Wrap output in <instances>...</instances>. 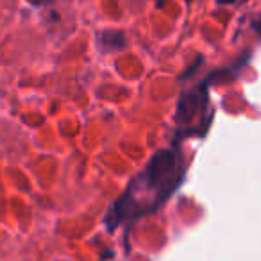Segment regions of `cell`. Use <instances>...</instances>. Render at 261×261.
Segmentation results:
<instances>
[{"label": "cell", "instance_id": "cell-1", "mask_svg": "<svg viewBox=\"0 0 261 261\" xmlns=\"http://www.w3.org/2000/svg\"><path fill=\"white\" fill-rule=\"evenodd\" d=\"M177 160L170 150H161L149 161L145 172L140 175L145 193V211L156 210L177 186Z\"/></svg>", "mask_w": 261, "mask_h": 261}]
</instances>
